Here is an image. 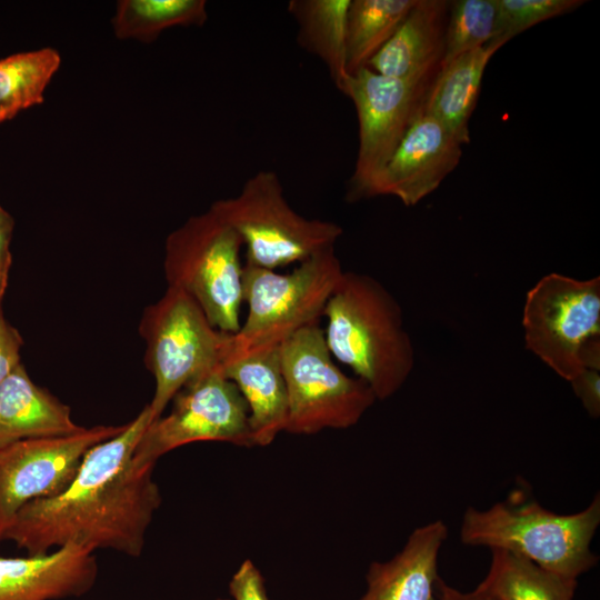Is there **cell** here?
<instances>
[{"mask_svg": "<svg viewBox=\"0 0 600 600\" xmlns=\"http://www.w3.org/2000/svg\"><path fill=\"white\" fill-rule=\"evenodd\" d=\"M151 422L147 404L120 433L87 452L61 493L24 504L2 540L13 541L30 556L73 543L93 552L111 549L139 557L161 503L153 467L133 466L137 444Z\"/></svg>", "mask_w": 600, "mask_h": 600, "instance_id": "6da1fadb", "label": "cell"}, {"mask_svg": "<svg viewBox=\"0 0 600 600\" xmlns=\"http://www.w3.org/2000/svg\"><path fill=\"white\" fill-rule=\"evenodd\" d=\"M322 317L330 353L367 382L377 400L403 386L414 366V350L402 309L382 283L343 271Z\"/></svg>", "mask_w": 600, "mask_h": 600, "instance_id": "7a4b0ae2", "label": "cell"}, {"mask_svg": "<svg viewBox=\"0 0 600 600\" xmlns=\"http://www.w3.org/2000/svg\"><path fill=\"white\" fill-rule=\"evenodd\" d=\"M600 524L597 493L583 510L560 514L536 500L514 497L486 510L468 507L460 524V541L514 553L536 566L578 579L598 562L591 542Z\"/></svg>", "mask_w": 600, "mask_h": 600, "instance_id": "3957f363", "label": "cell"}, {"mask_svg": "<svg viewBox=\"0 0 600 600\" xmlns=\"http://www.w3.org/2000/svg\"><path fill=\"white\" fill-rule=\"evenodd\" d=\"M342 273L334 247L300 262L290 273L246 263L242 290L248 317L230 336L224 358L278 347L297 330L319 322Z\"/></svg>", "mask_w": 600, "mask_h": 600, "instance_id": "277c9868", "label": "cell"}, {"mask_svg": "<svg viewBox=\"0 0 600 600\" xmlns=\"http://www.w3.org/2000/svg\"><path fill=\"white\" fill-rule=\"evenodd\" d=\"M239 234L210 208L168 234L163 271L168 287L190 296L216 329L239 331L243 302Z\"/></svg>", "mask_w": 600, "mask_h": 600, "instance_id": "5b68a950", "label": "cell"}, {"mask_svg": "<svg viewBox=\"0 0 600 600\" xmlns=\"http://www.w3.org/2000/svg\"><path fill=\"white\" fill-rule=\"evenodd\" d=\"M210 209L241 238L247 264L270 270L334 247L343 233L338 223L296 212L278 174L270 170L258 171L237 196L216 200Z\"/></svg>", "mask_w": 600, "mask_h": 600, "instance_id": "8992f818", "label": "cell"}, {"mask_svg": "<svg viewBox=\"0 0 600 600\" xmlns=\"http://www.w3.org/2000/svg\"><path fill=\"white\" fill-rule=\"evenodd\" d=\"M138 331L156 383L148 404L152 421L187 383L221 369L231 336L212 327L190 296L171 287L144 308Z\"/></svg>", "mask_w": 600, "mask_h": 600, "instance_id": "52a82bcc", "label": "cell"}, {"mask_svg": "<svg viewBox=\"0 0 600 600\" xmlns=\"http://www.w3.org/2000/svg\"><path fill=\"white\" fill-rule=\"evenodd\" d=\"M279 352L288 392L286 432L347 429L376 402L367 382L334 364L319 322L293 332L280 343Z\"/></svg>", "mask_w": 600, "mask_h": 600, "instance_id": "ba28073f", "label": "cell"}, {"mask_svg": "<svg viewBox=\"0 0 600 600\" xmlns=\"http://www.w3.org/2000/svg\"><path fill=\"white\" fill-rule=\"evenodd\" d=\"M522 327L526 348L570 382L583 369V346L600 337V278L544 276L526 296Z\"/></svg>", "mask_w": 600, "mask_h": 600, "instance_id": "9c48e42d", "label": "cell"}, {"mask_svg": "<svg viewBox=\"0 0 600 600\" xmlns=\"http://www.w3.org/2000/svg\"><path fill=\"white\" fill-rule=\"evenodd\" d=\"M171 401V411L153 420L137 444L136 469L154 467L163 454L198 441L254 446L248 406L221 369L187 383Z\"/></svg>", "mask_w": 600, "mask_h": 600, "instance_id": "30bf717a", "label": "cell"}, {"mask_svg": "<svg viewBox=\"0 0 600 600\" xmlns=\"http://www.w3.org/2000/svg\"><path fill=\"white\" fill-rule=\"evenodd\" d=\"M431 83L386 77L364 67L349 77L343 94L356 107L359 147L348 182L347 200L370 198L418 113Z\"/></svg>", "mask_w": 600, "mask_h": 600, "instance_id": "8fae6325", "label": "cell"}, {"mask_svg": "<svg viewBox=\"0 0 600 600\" xmlns=\"http://www.w3.org/2000/svg\"><path fill=\"white\" fill-rule=\"evenodd\" d=\"M126 424L94 426L79 432L28 439L0 449V540L27 503L61 493L74 479L87 452Z\"/></svg>", "mask_w": 600, "mask_h": 600, "instance_id": "7c38bea8", "label": "cell"}, {"mask_svg": "<svg viewBox=\"0 0 600 600\" xmlns=\"http://www.w3.org/2000/svg\"><path fill=\"white\" fill-rule=\"evenodd\" d=\"M462 146L422 108L376 181L370 198L393 196L407 207L417 204L456 169Z\"/></svg>", "mask_w": 600, "mask_h": 600, "instance_id": "4fadbf2b", "label": "cell"}, {"mask_svg": "<svg viewBox=\"0 0 600 600\" xmlns=\"http://www.w3.org/2000/svg\"><path fill=\"white\" fill-rule=\"evenodd\" d=\"M93 551L73 543L43 554L0 557V600H61L88 593L97 581Z\"/></svg>", "mask_w": 600, "mask_h": 600, "instance_id": "5bb4252c", "label": "cell"}, {"mask_svg": "<svg viewBox=\"0 0 600 600\" xmlns=\"http://www.w3.org/2000/svg\"><path fill=\"white\" fill-rule=\"evenodd\" d=\"M449 3L447 0H417L367 67L386 77L431 83L443 57Z\"/></svg>", "mask_w": 600, "mask_h": 600, "instance_id": "9a60e30c", "label": "cell"}, {"mask_svg": "<svg viewBox=\"0 0 600 600\" xmlns=\"http://www.w3.org/2000/svg\"><path fill=\"white\" fill-rule=\"evenodd\" d=\"M447 538L442 520L416 528L394 557L369 566L367 590L358 600H436L439 553Z\"/></svg>", "mask_w": 600, "mask_h": 600, "instance_id": "2e32d148", "label": "cell"}, {"mask_svg": "<svg viewBox=\"0 0 600 600\" xmlns=\"http://www.w3.org/2000/svg\"><path fill=\"white\" fill-rule=\"evenodd\" d=\"M279 347L229 356L221 364L223 376L236 384L248 406L254 446L271 444L288 420Z\"/></svg>", "mask_w": 600, "mask_h": 600, "instance_id": "e0dca14e", "label": "cell"}, {"mask_svg": "<svg viewBox=\"0 0 600 600\" xmlns=\"http://www.w3.org/2000/svg\"><path fill=\"white\" fill-rule=\"evenodd\" d=\"M69 406L36 384L19 364L0 384V449L14 442L79 432Z\"/></svg>", "mask_w": 600, "mask_h": 600, "instance_id": "ac0fdd59", "label": "cell"}, {"mask_svg": "<svg viewBox=\"0 0 600 600\" xmlns=\"http://www.w3.org/2000/svg\"><path fill=\"white\" fill-rule=\"evenodd\" d=\"M503 44L490 42L440 68L423 101V110L443 123L463 144L470 142L469 121L492 56Z\"/></svg>", "mask_w": 600, "mask_h": 600, "instance_id": "d6986e66", "label": "cell"}, {"mask_svg": "<svg viewBox=\"0 0 600 600\" xmlns=\"http://www.w3.org/2000/svg\"><path fill=\"white\" fill-rule=\"evenodd\" d=\"M351 0H291L288 11L294 19L297 41L318 57L334 86L343 92L347 70V14Z\"/></svg>", "mask_w": 600, "mask_h": 600, "instance_id": "ffe728a7", "label": "cell"}, {"mask_svg": "<svg viewBox=\"0 0 600 600\" xmlns=\"http://www.w3.org/2000/svg\"><path fill=\"white\" fill-rule=\"evenodd\" d=\"M578 579L542 569L504 550H491L483 580L476 587L493 600H572Z\"/></svg>", "mask_w": 600, "mask_h": 600, "instance_id": "44dd1931", "label": "cell"}, {"mask_svg": "<svg viewBox=\"0 0 600 600\" xmlns=\"http://www.w3.org/2000/svg\"><path fill=\"white\" fill-rule=\"evenodd\" d=\"M60 64V53L49 47L1 58L0 123L41 104L46 89Z\"/></svg>", "mask_w": 600, "mask_h": 600, "instance_id": "7402d4cb", "label": "cell"}, {"mask_svg": "<svg viewBox=\"0 0 600 600\" xmlns=\"http://www.w3.org/2000/svg\"><path fill=\"white\" fill-rule=\"evenodd\" d=\"M417 0H351L347 14V70L351 76L391 38Z\"/></svg>", "mask_w": 600, "mask_h": 600, "instance_id": "603a6c76", "label": "cell"}, {"mask_svg": "<svg viewBox=\"0 0 600 600\" xmlns=\"http://www.w3.org/2000/svg\"><path fill=\"white\" fill-rule=\"evenodd\" d=\"M204 0H120L111 20L114 36L143 43L172 27H201L207 21Z\"/></svg>", "mask_w": 600, "mask_h": 600, "instance_id": "cb8c5ba5", "label": "cell"}, {"mask_svg": "<svg viewBox=\"0 0 600 600\" xmlns=\"http://www.w3.org/2000/svg\"><path fill=\"white\" fill-rule=\"evenodd\" d=\"M498 9L496 0L450 1L441 67L457 57L494 40Z\"/></svg>", "mask_w": 600, "mask_h": 600, "instance_id": "d4e9b609", "label": "cell"}, {"mask_svg": "<svg viewBox=\"0 0 600 600\" xmlns=\"http://www.w3.org/2000/svg\"><path fill=\"white\" fill-rule=\"evenodd\" d=\"M497 31L492 42L506 44L517 34L544 20L571 12L583 0H496Z\"/></svg>", "mask_w": 600, "mask_h": 600, "instance_id": "484cf974", "label": "cell"}, {"mask_svg": "<svg viewBox=\"0 0 600 600\" xmlns=\"http://www.w3.org/2000/svg\"><path fill=\"white\" fill-rule=\"evenodd\" d=\"M228 589L232 600H270L260 570L249 559L232 574Z\"/></svg>", "mask_w": 600, "mask_h": 600, "instance_id": "4316f807", "label": "cell"}, {"mask_svg": "<svg viewBox=\"0 0 600 600\" xmlns=\"http://www.w3.org/2000/svg\"><path fill=\"white\" fill-rule=\"evenodd\" d=\"M23 346L19 331L11 326L0 311V384L21 364L20 350Z\"/></svg>", "mask_w": 600, "mask_h": 600, "instance_id": "83f0119b", "label": "cell"}, {"mask_svg": "<svg viewBox=\"0 0 600 600\" xmlns=\"http://www.w3.org/2000/svg\"><path fill=\"white\" fill-rule=\"evenodd\" d=\"M570 383L589 416L598 418L600 416V368L584 367Z\"/></svg>", "mask_w": 600, "mask_h": 600, "instance_id": "f1b7e54d", "label": "cell"}, {"mask_svg": "<svg viewBox=\"0 0 600 600\" xmlns=\"http://www.w3.org/2000/svg\"><path fill=\"white\" fill-rule=\"evenodd\" d=\"M436 591L438 600H493L478 588L472 591H461L449 586L440 578L438 579Z\"/></svg>", "mask_w": 600, "mask_h": 600, "instance_id": "f546056e", "label": "cell"}, {"mask_svg": "<svg viewBox=\"0 0 600 600\" xmlns=\"http://www.w3.org/2000/svg\"><path fill=\"white\" fill-rule=\"evenodd\" d=\"M14 229V219L0 206V263L12 261L10 243Z\"/></svg>", "mask_w": 600, "mask_h": 600, "instance_id": "4dcf8cb0", "label": "cell"}, {"mask_svg": "<svg viewBox=\"0 0 600 600\" xmlns=\"http://www.w3.org/2000/svg\"><path fill=\"white\" fill-rule=\"evenodd\" d=\"M12 261H6L0 263V303L6 292L8 284V277ZM1 311V307H0Z\"/></svg>", "mask_w": 600, "mask_h": 600, "instance_id": "1f68e13d", "label": "cell"}, {"mask_svg": "<svg viewBox=\"0 0 600 600\" xmlns=\"http://www.w3.org/2000/svg\"><path fill=\"white\" fill-rule=\"evenodd\" d=\"M216 600H229V599H226V598H219V599H216Z\"/></svg>", "mask_w": 600, "mask_h": 600, "instance_id": "d6a6232c", "label": "cell"}, {"mask_svg": "<svg viewBox=\"0 0 600 600\" xmlns=\"http://www.w3.org/2000/svg\"><path fill=\"white\" fill-rule=\"evenodd\" d=\"M1 541V540H0Z\"/></svg>", "mask_w": 600, "mask_h": 600, "instance_id": "836d02e7", "label": "cell"}]
</instances>
